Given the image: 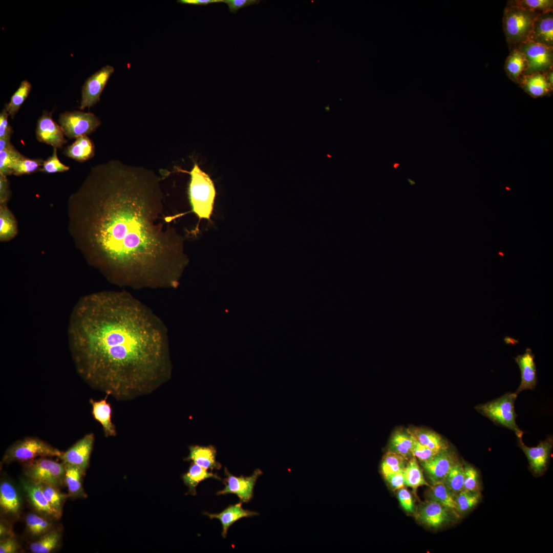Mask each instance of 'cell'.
Here are the masks:
<instances>
[{
  "label": "cell",
  "mask_w": 553,
  "mask_h": 553,
  "mask_svg": "<svg viewBox=\"0 0 553 553\" xmlns=\"http://www.w3.org/2000/svg\"><path fill=\"white\" fill-rule=\"evenodd\" d=\"M480 498V492L463 490L455 496L456 509L461 512L469 511L478 503Z\"/></svg>",
  "instance_id": "obj_43"
},
{
  "label": "cell",
  "mask_w": 553,
  "mask_h": 553,
  "mask_svg": "<svg viewBox=\"0 0 553 553\" xmlns=\"http://www.w3.org/2000/svg\"><path fill=\"white\" fill-rule=\"evenodd\" d=\"M552 439L548 438L541 441L535 447L525 445L522 438H518V444L526 455L531 470L537 474L542 473L546 469L552 447Z\"/></svg>",
  "instance_id": "obj_17"
},
{
  "label": "cell",
  "mask_w": 553,
  "mask_h": 553,
  "mask_svg": "<svg viewBox=\"0 0 553 553\" xmlns=\"http://www.w3.org/2000/svg\"><path fill=\"white\" fill-rule=\"evenodd\" d=\"M31 89V84L28 81L23 80L18 88L11 96L10 102L5 105V108L12 118H13L28 97Z\"/></svg>",
  "instance_id": "obj_37"
},
{
  "label": "cell",
  "mask_w": 553,
  "mask_h": 553,
  "mask_svg": "<svg viewBox=\"0 0 553 553\" xmlns=\"http://www.w3.org/2000/svg\"><path fill=\"white\" fill-rule=\"evenodd\" d=\"M524 54L528 63L525 75L545 73L553 68V47L530 40L517 46Z\"/></svg>",
  "instance_id": "obj_9"
},
{
  "label": "cell",
  "mask_w": 553,
  "mask_h": 553,
  "mask_svg": "<svg viewBox=\"0 0 553 553\" xmlns=\"http://www.w3.org/2000/svg\"><path fill=\"white\" fill-rule=\"evenodd\" d=\"M403 471L404 469L391 474L386 478L393 490H399L403 488L405 485Z\"/></svg>",
  "instance_id": "obj_51"
},
{
  "label": "cell",
  "mask_w": 553,
  "mask_h": 553,
  "mask_svg": "<svg viewBox=\"0 0 553 553\" xmlns=\"http://www.w3.org/2000/svg\"><path fill=\"white\" fill-rule=\"evenodd\" d=\"M63 464L65 468V485L67 487L70 498H87V495L82 486L83 477L86 473L76 466Z\"/></svg>",
  "instance_id": "obj_25"
},
{
  "label": "cell",
  "mask_w": 553,
  "mask_h": 553,
  "mask_svg": "<svg viewBox=\"0 0 553 553\" xmlns=\"http://www.w3.org/2000/svg\"><path fill=\"white\" fill-rule=\"evenodd\" d=\"M210 478L222 480L217 474L208 472L207 470L193 462L187 472L182 476L184 483L189 489L187 494L194 496L196 495V489L198 484L203 480Z\"/></svg>",
  "instance_id": "obj_29"
},
{
  "label": "cell",
  "mask_w": 553,
  "mask_h": 553,
  "mask_svg": "<svg viewBox=\"0 0 553 553\" xmlns=\"http://www.w3.org/2000/svg\"><path fill=\"white\" fill-rule=\"evenodd\" d=\"M69 166L62 163L57 155V148H54L52 156L44 161L42 167L40 170L46 173H55L69 171Z\"/></svg>",
  "instance_id": "obj_44"
},
{
  "label": "cell",
  "mask_w": 553,
  "mask_h": 553,
  "mask_svg": "<svg viewBox=\"0 0 553 553\" xmlns=\"http://www.w3.org/2000/svg\"><path fill=\"white\" fill-rule=\"evenodd\" d=\"M65 154L68 157L78 161H84L92 158L94 155L93 142L87 136H81L65 150Z\"/></svg>",
  "instance_id": "obj_28"
},
{
  "label": "cell",
  "mask_w": 553,
  "mask_h": 553,
  "mask_svg": "<svg viewBox=\"0 0 553 553\" xmlns=\"http://www.w3.org/2000/svg\"><path fill=\"white\" fill-rule=\"evenodd\" d=\"M10 139L11 137L0 138V152L8 148L12 145L11 143Z\"/></svg>",
  "instance_id": "obj_55"
},
{
  "label": "cell",
  "mask_w": 553,
  "mask_h": 553,
  "mask_svg": "<svg viewBox=\"0 0 553 553\" xmlns=\"http://www.w3.org/2000/svg\"><path fill=\"white\" fill-rule=\"evenodd\" d=\"M224 472L226 478L224 479L223 483L225 486L224 488L217 492V495L233 494L238 497L240 502H248L253 496L254 486L257 479L262 474V471L257 469L249 477L235 476L231 474L226 467Z\"/></svg>",
  "instance_id": "obj_11"
},
{
  "label": "cell",
  "mask_w": 553,
  "mask_h": 553,
  "mask_svg": "<svg viewBox=\"0 0 553 553\" xmlns=\"http://www.w3.org/2000/svg\"><path fill=\"white\" fill-rule=\"evenodd\" d=\"M517 395L516 392H509L491 401L479 405L475 409L495 423L513 431L518 438H522L523 432L516 422L515 402Z\"/></svg>",
  "instance_id": "obj_6"
},
{
  "label": "cell",
  "mask_w": 553,
  "mask_h": 553,
  "mask_svg": "<svg viewBox=\"0 0 553 553\" xmlns=\"http://www.w3.org/2000/svg\"><path fill=\"white\" fill-rule=\"evenodd\" d=\"M398 497L402 507L407 512L413 510V501L409 492L403 487L399 489Z\"/></svg>",
  "instance_id": "obj_50"
},
{
  "label": "cell",
  "mask_w": 553,
  "mask_h": 553,
  "mask_svg": "<svg viewBox=\"0 0 553 553\" xmlns=\"http://www.w3.org/2000/svg\"><path fill=\"white\" fill-rule=\"evenodd\" d=\"M507 4L536 13L553 11L552 0H513L508 1Z\"/></svg>",
  "instance_id": "obj_40"
},
{
  "label": "cell",
  "mask_w": 553,
  "mask_h": 553,
  "mask_svg": "<svg viewBox=\"0 0 553 553\" xmlns=\"http://www.w3.org/2000/svg\"><path fill=\"white\" fill-rule=\"evenodd\" d=\"M518 84L527 94L535 98L550 95L553 90V87L547 81L545 74L542 73L525 75Z\"/></svg>",
  "instance_id": "obj_20"
},
{
  "label": "cell",
  "mask_w": 553,
  "mask_h": 553,
  "mask_svg": "<svg viewBox=\"0 0 553 553\" xmlns=\"http://www.w3.org/2000/svg\"><path fill=\"white\" fill-rule=\"evenodd\" d=\"M432 500L436 501L449 509H456L455 495L444 483L433 484L430 493Z\"/></svg>",
  "instance_id": "obj_33"
},
{
  "label": "cell",
  "mask_w": 553,
  "mask_h": 553,
  "mask_svg": "<svg viewBox=\"0 0 553 553\" xmlns=\"http://www.w3.org/2000/svg\"><path fill=\"white\" fill-rule=\"evenodd\" d=\"M114 72L113 67L106 65L86 80L82 87L80 109L90 108L100 100L101 93Z\"/></svg>",
  "instance_id": "obj_10"
},
{
  "label": "cell",
  "mask_w": 553,
  "mask_h": 553,
  "mask_svg": "<svg viewBox=\"0 0 553 553\" xmlns=\"http://www.w3.org/2000/svg\"><path fill=\"white\" fill-rule=\"evenodd\" d=\"M403 472L405 485L414 489L421 485H429L415 457L407 462Z\"/></svg>",
  "instance_id": "obj_34"
},
{
  "label": "cell",
  "mask_w": 553,
  "mask_h": 553,
  "mask_svg": "<svg viewBox=\"0 0 553 553\" xmlns=\"http://www.w3.org/2000/svg\"><path fill=\"white\" fill-rule=\"evenodd\" d=\"M52 520L36 513H30L25 517L26 530L36 539L54 528Z\"/></svg>",
  "instance_id": "obj_30"
},
{
  "label": "cell",
  "mask_w": 553,
  "mask_h": 553,
  "mask_svg": "<svg viewBox=\"0 0 553 553\" xmlns=\"http://www.w3.org/2000/svg\"><path fill=\"white\" fill-rule=\"evenodd\" d=\"M464 469V490L470 492H479L480 486L477 471L470 465H466Z\"/></svg>",
  "instance_id": "obj_45"
},
{
  "label": "cell",
  "mask_w": 553,
  "mask_h": 553,
  "mask_svg": "<svg viewBox=\"0 0 553 553\" xmlns=\"http://www.w3.org/2000/svg\"><path fill=\"white\" fill-rule=\"evenodd\" d=\"M22 155L13 145L0 152V175L7 176L12 174L14 163Z\"/></svg>",
  "instance_id": "obj_42"
},
{
  "label": "cell",
  "mask_w": 553,
  "mask_h": 553,
  "mask_svg": "<svg viewBox=\"0 0 553 553\" xmlns=\"http://www.w3.org/2000/svg\"><path fill=\"white\" fill-rule=\"evenodd\" d=\"M12 536H14V534L12 530L10 522L6 519H5L4 518H1L0 522L1 539Z\"/></svg>",
  "instance_id": "obj_53"
},
{
  "label": "cell",
  "mask_w": 553,
  "mask_h": 553,
  "mask_svg": "<svg viewBox=\"0 0 553 553\" xmlns=\"http://www.w3.org/2000/svg\"><path fill=\"white\" fill-rule=\"evenodd\" d=\"M529 40L553 47V11L537 14Z\"/></svg>",
  "instance_id": "obj_18"
},
{
  "label": "cell",
  "mask_w": 553,
  "mask_h": 553,
  "mask_svg": "<svg viewBox=\"0 0 553 553\" xmlns=\"http://www.w3.org/2000/svg\"><path fill=\"white\" fill-rule=\"evenodd\" d=\"M399 165V163H398L397 162H395L392 164V167H393V169H396L397 168V167Z\"/></svg>",
  "instance_id": "obj_57"
},
{
  "label": "cell",
  "mask_w": 553,
  "mask_h": 553,
  "mask_svg": "<svg viewBox=\"0 0 553 553\" xmlns=\"http://www.w3.org/2000/svg\"><path fill=\"white\" fill-rule=\"evenodd\" d=\"M25 477L34 482L59 488L65 485L64 464L48 457H40L23 463Z\"/></svg>",
  "instance_id": "obj_7"
},
{
  "label": "cell",
  "mask_w": 553,
  "mask_h": 553,
  "mask_svg": "<svg viewBox=\"0 0 553 553\" xmlns=\"http://www.w3.org/2000/svg\"><path fill=\"white\" fill-rule=\"evenodd\" d=\"M407 460V458L399 454L392 451L388 452L384 457L381 464V472L385 478L403 470Z\"/></svg>",
  "instance_id": "obj_38"
},
{
  "label": "cell",
  "mask_w": 553,
  "mask_h": 553,
  "mask_svg": "<svg viewBox=\"0 0 553 553\" xmlns=\"http://www.w3.org/2000/svg\"><path fill=\"white\" fill-rule=\"evenodd\" d=\"M21 546L14 536L1 539V553H16L19 552Z\"/></svg>",
  "instance_id": "obj_47"
},
{
  "label": "cell",
  "mask_w": 553,
  "mask_h": 553,
  "mask_svg": "<svg viewBox=\"0 0 553 553\" xmlns=\"http://www.w3.org/2000/svg\"><path fill=\"white\" fill-rule=\"evenodd\" d=\"M44 494L51 507L60 518L62 514L63 504L70 498L68 494L61 492L59 488L53 486L40 483Z\"/></svg>",
  "instance_id": "obj_36"
},
{
  "label": "cell",
  "mask_w": 553,
  "mask_h": 553,
  "mask_svg": "<svg viewBox=\"0 0 553 553\" xmlns=\"http://www.w3.org/2000/svg\"><path fill=\"white\" fill-rule=\"evenodd\" d=\"M17 233V226L15 218L6 206H0V240L7 241L15 237Z\"/></svg>",
  "instance_id": "obj_32"
},
{
  "label": "cell",
  "mask_w": 553,
  "mask_h": 553,
  "mask_svg": "<svg viewBox=\"0 0 553 553\" xmlns=\"http://www.w3.org/2000/svg\"><path fill=\"white\" fill-rule=\"evenodd\" d=\"M68 338L80 377L117 400L150 394L171 378L166 326L126 291L81 297L71 311Z\"/></svg>",
  "instance_id": "obj_2"
},
{
  "label": "cell",
  "mask_w": 553,
  "mask_h": 553,
  "mask_svg": "<svg viewBox=\"0 0 553 553\" xmlns=\"http://www.w3.org/2000/svg\"><path fill=\"white\" fill-rule=\"evenodd\" d=\"M413 436L409 431H398L393 436L391 441L392 452L399 454L406 458L412 454Z\"/></svg>",
  "instance_id": "obj_35"
},
{
  "label": "cell",
  "mask_w": 553,
  "mask_h": 553,
  "mask_svg": "<svg viewBox=\"0 0 553 553\" xmlns=\"http://www.w3.org/2000/svg\"><path fill=\"white\" fill-rule=\"evenodd\" d=\"M58 121L65 135L69 138L76 139L91 134L100 124L99 119L94 114L78 111L61 114Z\"/></svg>",
  "instance_id": "obj_8"
},
{
  "label": "cell",
  "mask_w": 553,
  "mask_h": 553,
  "mask_svg": "<svg viewBox=\"0 0 553 553\" xmlns=\"http://www.w3.org/2000/svg\"><path fill=\"white\" fill-rule=\"evenodd\" d=\"M62 452L37 437H27L12 444L6 451L2 461L3 463H23L40 457L60 458Z\"/></svg>",
  "instance_id": "obj_5"
},
{
  "label": "cell",
  "mask_w": 553,
  "mask_h": 553,
  "mask_svg": "<svg viewBox=\"0 0 553 553\" xmlns=\"http://www.w3.org/2000/svg\"><path fill=\"white\" fill-rule=\"evenodd\" d=\"M94 442V434L88 433L62 452L60 459L63 463L76 466L86 473L89 466Z\"/></svg>",
  "instance_id": "obj_12"
},
{
  "label": "cell",
  "mask_w": 553,
  "mask_h": 553,
  "mask_svg": "<svg viewBox=\"0 0 553 553\" xmlns=\"http://www.w3.org/2000/svg\"><path fill=\"white\" fill-rule=\"evenodd\" d=\"M43 162L41 159H31L22 155L14 163L12 174L18 176L36 172L40 170Z\"/></svg>",
  "instance_id": "obj_41"
},
{
  "label": "cell",
  "mask_w": 553,
  "mask_h": 553,
  "mask_svg": "<svg viewBox=\"0 0 553 553\" xmlns=\"http://www.w3.org/2000/svg\"><path fill=\"white\" fill-rule=\"evenodd\" d=\"M510 50L505 62L504 70L509 78L518 84L525 75L528 63L524 54L517 47Z\"/></svg>",
  "instance_id": "obj_24"
},
{
  "label": "cell",
  "mask_w": 553,
  "mask_h": 553,
  "mask_svg": "<svg viewBox=\"0 0 553 553\" xmlns=\"http://www.w3.org/2000/svg\"><path fill=\"white\" fill-rule=\"evenodd\" d=\"M413 438L414 440L412 450V454L414 457L417 458L421 461L423 462L426 461L438 453L420 443L414 437Z\"/></svg>",
  "instance_id": "obj_46"
},
{
  "label": "cell",
  "mask_w": 553,
  "mask_h": 553,
  "mask_svg": "<svg viewBox=\"0 0 553 553\" xmlns=\"http://www.w3.org/2000/svg\"><path fill=\"white\" fill-rule=\"evenodd\" d=\"M544 74H545V77H546V78L547 81L549 82V83L551 86L553 87V80H553V79H552L553 70H552V69H551V70L548 71L547 72H545Z\"/></svg>",
  "instance_id": "obj_56"
},
{
  "label": "cell",
  "mask_w": 553,
  "mask_h": 553,
  "mask_svg": "<svg viewBox=\"0 0 553 553\" xmlns=\"http://www.w3.org/2000/svg\"><path fill=\"white\" fill-rule=\"evenodd\" d=\"M464 467L458 461L451 469L444 483L455 494L464 490Z\"/></svg>",
  "instance_id": "obj_39"
},
{
  "label": "cell",
  "mask_w": 553,
  "mask_h": 553,
  "mask_svg": "<svg viewBox=\"0 0 553 553\" xmlns=\"http://www.w3.org/2000/svg\"><path fill=\"white\" fill-rule=\"evenodd\" d=\"M61 127L53 119L52 113L44 111L38 118L36 129L37 140L54 147L60 148L67 142Z\"/></svg>",
  "instance_id": "obj_16"
},
{
  "label": "cell",
  "mask_w": 553,
  "mask_h": 553,
  "mask_svg": "<svg viewBox=\"0 0 553 553\" xmlns=\"http://www.w3.org/2000/svg\"><path fill=\"white\" fill-rule=\"evenodd\" d=\"M448 509L439 503L431 500L421 509L419 517L427 525L438 527L449 519Z\"/></svg>",
  "instance_id": "obj_26"
},
{
  "label": "cell",
  "mask_w": 553,
  "mask_h": 553,
  "mask_svg": "<svg viewBox=\"0 0 553 553\" xmlns=\"http://www.w3.org/2000/svg\"><path fill=\"white\" fill-rule=\"evenodd\" d=\"M189 449V455L184 460L192 461L207 470L221 467V464L216 460L217 451L214 446L191 445Z\"/></svg>",
  "instance_id": "obj_23"
},
{
  "label": "cell",
  "mask_w": 553,
  "mask_h": 553,
  "mask_svg": "<svg viewBox=\"0 0 553 553\" xmlns=\"http://www.w3.org/2000/svg\"><path fill=\"white\" fill-rule=\"evenodd\" d=\"M159 178L111 160L92 168L68 201L70 229L88 263L111 283L135 289L178 284L188 260L164 213Z\"/></svg>",
  "instance_id": "obj_1"
},
{
  "label": "cell",
  "mask_w": 553,
  "mask_h": 553,
  "mask_svg": "<svg viewBox=\"0 0 553 553\" xmlns=\"http://www.w3.org/2000/svg\"><path fill=\"white\" fill-rule=\"evenodd\" d=\"M535 355L530 348L515 358L521 371V382L516 393L518 394L525 390H533L536 385L537 377Z\"/></svg>",
  "instance_id": "obj_19"
},
{
  "label": "cell",
  "mask_w": 553,
  "mask_h": 553,
  "mask_svg": "<svg viewBox=\"0 0 553 553\" xmlns=\"http://www.w3.org/2000/svg\"><path fill=\"white\" fill-rule=\"evenodd\" d=\"M223 3H226L231 13L236 14L241 8H243L250 5L258 4L260 2L259 0H223Z\"/></svg>",
  "instance_id": "obj_48"
},
{
  "label": "cell",
  "mask_w": 553,
  "mask_h": 553,
  "mask_svg": "<svg viewBox=\"0 0 553 553\" xmlns=\"http://www.w3.org/2000/svg\"><path fill=\"white\" fill-rule=\"evenodd\" d=\"M9 114L4 108L0 114V138L11 137L12 129L8 122Z\"/></svg>",
  "instance_id": "obj_49"
},
{
  "label": "cell",
  "mask_w": 553,
  "mask_h": 553,
  "mask_svg": "<svg viewBox=\"0 0 553 553\" xmlns=\"http://www.w3.org/2000/svg\"><path fill=\"white\" fill-rule=\"evenodd\" d=\"M188 197L192 211L199 218L209 220L214 208L216 192L208 174L197 163L190 172Z\"/></svg>",
  "instance_id": "obj_3"
},
{
  "label": "cell",
  "mask_w": 553,
  "mask_h": 553,
  "mask_svg": "<svg viewBox=\"0 0 553 553\" xmlns=\"http://www.w3.org/2000/svg\"><path fill=\"white\" fill-rule=\"evenodd\" d=\"M9 189L7 176L0 175V202L6 204L9 196Z\"/></svg>",
  "instance_id": "obj_52"
},
{
  "label": "cell",
  "mask_w": 553,
  "mask_h": 553,
  "mask_svg": "<svg viewBox=\"0 0 553 553\" xmlns=\"http://www.w3.org/2000/svg\"><path fill=\"white\" fill-rule=\"evenodd\" d=\"M22 497L17 487L10 480L4 478L0 483L1 514L12 519H17L23 507Z\"/></svg>",
  "instance_id": "obj_15"
},
{
  "label": "cell",
  "mask_w": 553,
  "mask_h": 553,
  "mask_svg": "<svg viewBox=\"0 0 553 553\" xmlns=\"http://www.w3.org/2000/svg\"><path fill=\"white\" fill-rule=\"evenodd\" d=\"M538 14L507 4L503 12V27L509 50L529 40L534 21Z\"/></svg>",
  "instance_id": "obj_4"
},
{
  "label": "cell",
  "mask_w": 553,
  "mask_h": 553,
  "mask_svg": "<svg viewBox=\"0 0 553 553\" xmlns=\"http://www.w3.org/2000/svg\"><path fill=\"white\" fill-rule=\"evenodd\" d=\"M223 0H178V3L182 4L206 6L212 3L223 2Z\"/></svg>",
  "instance_id": "obj_54"
},
{
  "label": "cell",
  "mask_w": 553,
  "mask_h": 553,
  "mask_svg": "<svg viewBox=\"0 0 553 553\" xmlns=\"http://www.w3.org/2000/svg\"><path fill=\"white\" fill-rule=\"evenodd\" d=\"M20 485L29 503L36 513L52 520L60 518L48 503L40 483L24 477L20 480Z\"/></svg>",
  "instance_id": "obj_13"
},
{
  "label": "cell",
  "mask_w": 553,
  "mask_h": 553,
  "mask_svg": "<svg viewBox=\"0 0 553 553\" xmlns=\"http://www.w3.org/2000/svg\"><path fill=\"white\" fill-rule=\"evenodd\" d=\"M457 461L454 453L447 449L422 462V465L433 485L444 483L449 471Z\"/></svg>",
  "instance_id": "obj_14"
},
{
  "label": "cell",
  "mask_w": 553,
  "mask_h": 553,
  "mask_svg": "<svg viewBox=\"0 0 553 553\" xmlns=\"http://www.w3.org/2000/svg\"><path fill=\"white\" fill-rule=\"evenodd\" d=\"M108 396L106 395L105 398L98 401L93 399L90 400L93 417L102 426L104 436L106 437L116 435V427L111 420L112 412L111 406L107 401Z\"/></svg>",
  "instance_id": "obj_22"
},
{
  "label": "cell",
  "mask_w": 553,
  "mask_h": 553,
  "mask_svg": "<svg viewBox=\"0 0 553 553\" xmlns=\"http://www.w3.org/2000/svg\"><path fill=\"white\" fill-rule=\"evenodd\" d=\"M62 530L55 528L43 535L29 545L30 551L33 553H49L57 549L61 543Z\"/></svg>",
  "instance_id": "obj_27"
},
{
  "label": "cell",
  "mask_w": 553,
  "mask_h": 553,
  "mask_svg": "<svg viewBox=\"0 0 553 553\" xmlns=\"http://www.w3.org/2000/svg\"><path fill=\"white\" fill-rule=\"evenodd\" d=\"M242 502L231 505L218 514L205 513L210 519L219 520L222 526V536L225 538L229 527L235 522L243 517H252L259 515L258 513L245 509L242 507Z\"/></svg>",
  "instance_id": "obj_21"
},
{
  "label": "cell",
  "mask_w": 553,
  "mask_h": 553,
  "mask_svg": "<svg viewBox=\"0 0 553 553\" xmlns=\"http://www.w3.org/2000/svg\"><path fill=\"white\" fill-rule=\"evenodd\" d=\"M409 431L420 443L437 453L448 449L446 441L434 431L418 428Z\"/></svg>",
  "instance_id": "obj_31"
}]
</instances>
